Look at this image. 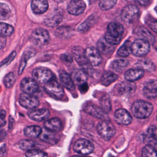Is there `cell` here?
<instances>
[{"label":"cell","mask_w":157,"mask_h":157,"mask_svg":"<svg viewBox=\"0 0 157 157\" xmlns=\"http://www.w3.org/2000/svg\"><path fill=\"white\" fill-rule=\"evenodd\" d=\"M123 31L122 25L117 22H111L107 25V30L104 38L110 44L117 45L121 41Z\"/></svg>","instance_id":"obj_1"},{"label":"cell","mask_w":157,"mask_h":157,"mask_svg":"<svg viewBox=\"0 0 157 157\" xmlns=\"http://www.w3.org/2000/svg\"><path fill=\"white\" fill-rule=\"evenodd\" d=\"M153 111L151 103L143 100H137L131 106V112L137 118L144 119L150 117Z\"/></svg>","instance_id":"obj_2"},{"label":"cell","mask_w":157,"mask_h":157,"mask_svg":"<svg viewBox=\"0 0 157 157\" xmlns=\"http://www.w3.org/2000/svg\"><path fill=\"white\" fill-rule=\"evenodd\" d=\"M72 53L75 59L82 67V69L87 74H90L92 72L91 65L86 58L85 51L79 46H75L72 48Z\"/></svg>","instance_id":"obj_3"},{"label":"cell","mask_w":157,"mask_h":157,"mask_svg":"<svg viewBox=\"0 0 157 157\" xmlns=\"http://www.w3.org/2000/svg\"><path fill=\"white\" fill-rule=\"evenodd\" d=\"M99 134L105 140H110L115 134V128L109 120H102L97 125Z\"/></svg>","instance_id":"obj_4"},{"label":"cell","mask_w":157,"mask_h":157,"mask_svg":"<svg viewBox=\"0 0 157 157\" xmlns=\"http://www.w3.org/2000/svg\"><path fill=\"white\" fill-rule=\"evenodd\" d=\"M140 15L139 8L135 5H128L123 7L121 12V19L127 23L135 22Z\"/></svg>","instance_id":"obj_5"},{"label":"cell","mask_w":157,"mask_h":157,"mask_svg":"<svg viewBox=\"0 0 157 157\" xmlns=\"http://www.w3.org/2000/svg\"><path fill=\"white\" fill-rule=\"evenodd\" d=\"M44 88L47 93L52 97L61 99L64 95V91L62 86L55 79H52L48 82L46 83Z\"/></svg>","instance_id":"obj_6"},{"label":"cell","mask_w":157,"mask_h":157,"mask_svg":"<svg viewBox=\"0 0 157 157\" xmlns=\"http://www.w3.org/2000/svg\"><path fill=\"white\" fill-rule=\"evenodd\" d=\"M150 49V43L143 39H136L131 44V53L136 56H145Z\"/></svg>","instance_id":"obj_7"},{"label":"cell","mask_w":157,"mask_h":157,"mask_svg":"<svg viewBox=\"0 0 157 157\" xmlns=\"http://www.w3.org/2000/svg\"><path fill=\"white\" fill-rule=\"evenodd\" d=\"M33 78L39 83L45 84L53 78L52 72L46 67H37L32 71Z\"/></svg>","instance_id":"obj_8"},{"label":"cell","mask_w":157,"mask_h":157,"mask_svg":"<svg viewBox=\"0 0 157 157\" xmlns=\"http://www.w3.org/2000/svg\"><path fill=\"white\" fill-rule=\"evenodd\" d=\"M50 36L48 31L43 28L34 29L31 36V42L36 46L41 47L47 44L49 41Z\"/></svg>","instance_id":"obj_9"},{"label":"cell","mask_w":157,"mask_h":157,"mask_svg":"<svg viewBox=\"0 0 157 157\" xmlns=\"http://www.w3.org/2000/svg\"><path fill=\"white\" fill-rule=\"evenodd\" d=\"M73 150L78 154L87 155L93 152L94 146L89 140L84 139H79L75 142Z\"/></svg>","instance_id":"obj_10"},{"label":"cell","mask_w":157,"mask_h":157,"mask_svg":"<svg viewBox=\"0 0 157 157\" xmlns=\"http://www.w3.org/2000/svg\"><path fill=\"white\" fill-rule=\"evenodd\" d=\"M19 103L20 105L27 109H34L39 105V99L31 94L21 93L19 97Z\"/></svg>","instance_id":"obj_11"},{"label":"cell","mask_w":157,"mask_h":157,"mask_svg":"<svg viewBox=\"0 0 157 157\" xmlns=\"http://www.w3.org/2000/svg\"><path fill=\"white\" fill-rule=\"evenodd\" d=\"M20 88L23 93L28 94H34L39 90L37 82L34 79L29 77L23 78L20 82Z\"/></svg>","instance_id":"obj_12"},{"label":"cell","mask_w":157,"mask_h":157,"mask_svg":"<svg viewBox=\"0 0 157 157\" xmlns=\"http://www.w3.org/2000/svg\"><path fill=\"white\" fill-rule=\"evenodd\" d=\"M85 51L86 58L91 66H96L101 63L102 58L101 53L97 48L93 47H89Z\"/></svg>","instance_id":"obj_13"},{"label":"cell","mask_w":157,"mask_h":157,"mask_svg":"<svg viewBox=\"0 0 157 157\" xmlns=\"http://www.w3.org/2000/svg\"><path fill=\"white\" fill-rule=\"evenodd\" d=\"M84 110L88 114L94 117L97 118L101 119V120H109L106 112H105L102 109L98 107L93 104H88L85 105Z\"/></svg>","instance_id":"obj_14"},{"label":"cell","mask_w":157,"mask_h":157,"mask_svg":"<svg viewBox=\"0 0 157 157\" xmlns=\"http://www.w3.org/2000/svg\"><path fill=\"white\" fill-rule=\"evenodd\" d=\"M115 121L120 125H128L132 121L131 114L124 109H120L114 113Z\"/></svg>","instance_id":"obj_15"},{"label":"cell","mask_w":157,"mask_h":157,"mask_svg":"<svg viewBox=\"0 0 157 157\" xmlns=\"http://www.w3.org/2000/svg\"><path fill=\"white\" fill-rule=\"evenodd\" d=\"M144 96L148 99L157 97V79H151L147 81L143 88Z\"/></svg>","instance_id":"obj_16"},{"label":"cell","mask_w":157,"mask_h":157,"mask_svg":"<svg viewBox=\"0 0 157 157\" xmlns=\"http://www.w3.org/2000/svg\"><path fill=\"white\" fill-rule=\"evenodd\" d=\"M86 8V5L83 0H72L68 4L67 10L74 15H78L82 13Z\"/></svg>","instance_id":"obj_17"},{"label":"cell","mask_w":157,"mask_h":157,"mask_svg":"<svg viewBox=\"0 0 157 157\" xmlns=\"http://www.w3.org/2000/svg\"><path fill=\"white\" fill-rule=\"evenodd\" d=\"M136 85L133 82L124 81L117 85V92L119 95L127 96L133 93L136 90Z\"/></svg>","instance_id":"obj_18"},{"label":"cell","mask_w":157,"mask_h":157,"mask_svg":"<svg viewBox=\"0 0 157 157\" xmlns=\"http://www.w3.org/2000/svg\"><path fill=\"white\" fill-rule=\"evenodd\" d=\"M28 117L33 120L42 121L48 118L50 112L47 109H34L30 110L28 113Z\"/></svg>","instance_id":"obj_19"},{"label":"cell","mask_w":157,"mask_h":157,"mask_svg":"<svg viewBox=\"0 0 157 157\" xmlns=\"http://www.w3.org/2000/svg\"><path fill=\"white\" fill-rule=\"evenodd\" d=\"M144 140L147 145H155L157 144V126H150L144 135Z\"/></svg>","instance_id":"obj_20"},{"label":"cell","mask_w":157,"mask_h":157,"mask_svg":"<svg viewBox=\"0 0 157 157\" xmlns=\"http://www.w3.org/2000/svg\"><path fill=\"white\" fill-rule=\"evenodd\" d=\"M39 137L44 142L50 144H56L58 140L59 137L55 132L49 131L47 129H42V132L40 133Z\"/></svg>","instance_id":"obj_21"},{"label":"cell","mask_w":157,"mask_h":157,"mask_svg":"<svg viewBox=\"0 0 157 157\" xmlns=\"http://www.w3.org/2000/svg\"><path fill=\"white\" fill-rule=\"evenodd\" d=\"M48 2L47 0H32L31 8L34 13L41 14L48 9Z\"/></svg>","instance_id":"obj_22"},{"label":"cell","mask_w":157,"mask_h":157,"mask_svg":"<svg viewBox=\"0 0 157 157\" xmlns=\"http://www.w3.org/2000/svg\"><path fill=\"white\" fill-rule=\"evenodd\" d=\"M144 75V71L140 69H130L124 73V78L127 81L134 82L141 78Z\"/></svg>","instance_id":"obj_23"},{"label":"cell","mask_w":157,"mask_h":157,"mask_svg":"<svg viewBox=\"0 0 157 157\" xmlns=\"http://www.w3.org/2000/svg\"><path fill=\"white\" fill-rule=\"evenodd\" d=\"M135 34L141 37L140 39L147 40L150 44H153L155 41V39L153 35L145 27L138 26L134 30Z\"/></svg>","instance_id":"obj_24"},{"label":"cell","mask_w":157,"mask_h":157,"mask_svg":"<svg viewBox=\"0 0 157 157\" xmlns=\"http://www.w3.org/2000/svg\"><path fill=\"white\" fill-rule=\"evenodd\" d=\"M72 78L75 84L80 86L86 83L87 74L82 69H76L71 74Z\"/></svg>","instance_id":"obj_25"},{"label":"cell","mask_w":157,"mask_h":157,"mask_svg":"<svg viewBox=\"0 0 157 157\" xmlns=\"http://www.w3.org/2000/svg\"><path fill=\"white\" fill-rule=\"evenodd\" d=\"M59 79L63 85L70 91H72L75 88V83L72 77L67 72L62 71L59 73Z\"/></svg>","instance_id":"obj_26"},{"label":"cell","mask_w":157,"mask_h":157,"mask_svg":"<svg viewBox=\"0 0 157 157\" xmlns=\"http://www.w3.org/2000/svg\"><path fill=\"white\" fill-rule=\"evenodd\" d=\"M97 47L99 52L104 55L110 54L114 50V47L113 45L108 43L105 40V38H101L98 40Z\"/></svg>","instance_id":"obj_27"},{"label":"cell","mask_w":157,"mask_h":157,"mask_svg":"<svg viewBox=\"0 0 157 157\" xmlns=\"http://www.w3.org/2000/svg\"><path fill=\"white\" fill-rule=\"evenodd\" d=\"M44 128L53 132L59 131L61 128V120L58 118H52L46 120L44 123Z\"/></svg>","instance_id":"obj_28"},{"label":"cell","mask_w":157,"mask_h":157,"mask_svg":"<svg viewBox=\"0 0 157 157\" xmlns=\"http://www.w3.org/2000/svg\"><path fill=\"white\" fill-rule=\"evenodd\" d=\"M135 66L138 69H140L143 71H147L149 72L153 71L155 69V66L153 62L148 59H142L139 60L135 64Z\"/></svg>","instance_id":"obj_29"},{"label":"cell","mask_w":157,"mask_h":157,"mask_svg":"<svg viewBox=\"0 0 157 157\" xmlns=\"http://www.w3.org/2000/svg\"><path fill=\"white\" fill-rule=\"evenodd\" d=\"M42 129L37 125L28 126L24 129V134L26 136L31 138L38 137L42 132Z\"/></svg>","instance_id":"obj_30"},{"label":"cell","mask_w":157,"mask_h":157,"mask_svg":"<svg viewBox=\"0 0 157 157\" xmlns=\"http://www.w3.org/2000/svg\"><path fill=\"white\" fill-rule=\"evenodd\" d=\"M117 78V75L111 71H107L103 73L101 78V83L104 86H109Z\"/></svg>","instance_id":"obj_31"},{"label":"cell","mask_w":157,"mask_h":157,"mask_svg":"<svg viewBox=\"0 0 157 157\" xmlns=\"http://www.w3.org/2000/svg\"><path fill=\"white\" fill-rule=\"evenodd\" d=\"M62 19L63 15L59 12H57L55 14H54L52 17L45 20L44 23L47 26L55 27L60 23V22L62 21Z\"/></svg>","instance_id":"obj_32"},{"label":"cell","mask_w":157,"mask_h":157,"mask_svg":"<svg viewBox=\"0 0 157 157\" xmlns=\"http://www.w3.org/2000/svg\"><path fill=\"white\" fill-rule=\"evenodd\" d=\"M131 42L126 40L118 50L117 54L121 57H127L131 53Z\"/></svg>","instance_id":"obj_33"},{"label":"cell","mask_w":157,"mask_h":157,"mask_svg":"<svg viewBox=\"0 0 157 157\" xmlns=\"http://www.w3.org/2000/svg\"><path fill=\"white\" fill-rule=\"evenodd\" d=\"M18 147L22 150L34 149L37 147V143L32 140H21L18 143Z\"/></svg>","instance_id":"obj_34"},{"label":"cell","mask_w":157,"mask_h":157,"mask_svg":"<svg viewBox=\"0 0 157 157\" xmlns=\"http://www.w3.org/2000/svg\"><path fill=\"white\" fill-rule=\"evenodd\" d=\"M11 11L8 5L0 2V20H6L9 18Z\"/></svg>","instance_id":"obj_35"},{"label":"cell","mask_w":157,"mask_h":157,"mask_svg":"<svg viewBox=\"0 0 157 157\" xmlns=\"http://www.w3.org/2000/svg\"><path fill=\"white\" fill-rule=\"evenodd\" d=\"M142 157H157V152L150 145H147L142 150Z\"/></svg>","instance_id":"obj_36"},{"label":"cell","mask_w":157,"mask_h":157,"mask_svg":"<svg viewBox=\"0 0 157 157\" xmlns=\"http://www.w3.org/2000/svg\"><path fill=\"white\" fill-rule=\"evenodd\" d=\"M14 31L12 26L4 23H0V34L4 36H10Z\"/></svg>","instance_id":"obj_37"},{"label":"cell","mask_w":157,"mask_h":157,"mask_svg":"<svg viewBox=\"0 0 157 157\" xmlns=\"http://www.w3.org/2000/svg\"><path fill=\"white\" fill-rule=\"evenodd\" d=\"M128 64V61L125 59H117L112 62V67L117 71H121L124 69Z\"/></svg>","instance_id":"obj_38"},{"label":"cell","mask_w":157,"mask_h":157,"mask_svg":"<svg viewBox=\"0 0 157 157\" xmlns=\"http://www.w3.org/2000/svg\"><path fill=\"white\" fill-rule=\"evenodd\" d=\"M117 1V0H99V6L101 10H107L114 7Z\"/></svg>","instance_id":"obj_39"},{"label":"cell","mask_w":157,"mask_h":157,"mask_svg":"<svg viewBox=\"0 0 157 157\" xmlns=\"http://www.w3.org/2000/svg\"><path fill=\"white\" fill-rule=\"evenodd\" d=\"M26 157H48L47 154L40 150L36 148L27 150L26 152Z\"/></svg>","instance_id":"obj_40"},{"label":"cell","mask_w":157,"mask_h":157,"mask_svg":"<svg viewBox=\"0 0 157 157\" xmlns=\"http://www.w3.org/2000/svg\"><path fill=\"white\" fill-rule=\"evenodd\" d=\"M16 80L15 74L12 72L8 73L4 78V84L6 88H10L13 85Z\"/></svg>","instance_id":"obj_41"},{"label":"cell","mask_w":157,"mask_h":157,"mask_svg":"<svg viewBox=\"0 0 157 157\" xmlns=\"http://www.w3.org/2000/svg\"><path fill=\"white\" fill-rule=\"evenodd\" d=\"M93 20L94 19L92 18V17H90L88 18H87L85 21H83L78 26L77 28L78 31L80 33H85L91 27V25L93 24Z\"/></svg>","instance_id":"obj_42"},{"label":"cell","mask_w":157,"mask_h":157,"mask_svg":"<svg viewBox=\"0 0 157 157\" xmlns=\"http://www.w3.org/2000/svg\"><path fill=\"white\" fill-rule=\"evenodd\" d=\"M145 23L151 29L157 33V20L153 17L148 15L145 18Z\"/></svg>","instance_id":"obj_43"},{"label":"cell","mask_w":157,"mask_h":157,"mask_svg":"<svg viewBox=\"0 0 157 157\" xmlns=\"http://www.w3.org/2000/svg\"><path fill=\"white\" fill-rule=\"evenodd\" d=\"M101 109L105 112H109L110 110V101L108 97H103L101 101Z\"/></svg>","instance_id":"obj_44"},{"label":"cell","mask_w":157,"mask_h":157,"mask_svg":"<svg viewBox=\"0 0 157 157\" xmlns=\"http://www.w3.org/2000/svg\"><path fill=\"white\" fill-rule=\"evenodd\" d=\"M36 53V51L33 48H28L25 50V51L23 53V55L22 56V59L27 61L30 58L33 56Z\"/></svg>","instance_id":"obj_45"},{"label":"cell","mask_w":157,"mask_h":157,"mask_svg":"<svg viewBox=\"0 0 157 157\" xmlns=\"http://www.w3.org/2000/svg\"><path fill=\"white\" fill-rule=\"evenodd\" d=\"M16 56V52L15 51H13V52H12L6 58H5L4 60H2L1 63H0V69L3 67L5 66L6 65H8L9 64H10L11 63V61L14 59V58Z\"/></svg>","instance_id":"obj_46"},{"label":"cell","mask_w":157,"mask_h":157,"mask_svg":"<svg viewBox=\"0 0 157 157\" xmlns=\"http://www.w3.org/2000/svg\"><path fill=\"white\" fill-rule=\"evenodd\" d=\"M70 31V29H69L67 27H60L59 28L56 32V34H57L58 36H59L60 37H66L67 36V35L69 33Z\"/></svg>","instance_id":"obj_47"},{"label":"cell","mask_w":157,"mask_h":157,"mask_svg":"<svg viewBox=\"0 0 157 157\" xmlns=\"http://www.w3.org/2000/svg\"><path fill=\"white\" fill-rule=\"evenodd\" d=\"M134 1L141 6H147L151 4L152 0H134Z\"/></svg>","instance_id":"obj_48"},{"label":"cell","mask_w":157,"mask_h":157,"mask_svg":"<svg viewBox=\"0 0 157 157\" xmlns=\"http://www.w3.org/2000/svg\"><path fill=\"white\" fill-rule=\"evenodd\" d=\"M61 59L66 62L71 63L72 61V56L68 53H64L61 56Z\"/></svg>","instance_id":"obj_49"},{"label":"cell","mask_w":157,"mask_h":157,"mask_svg":"<svg viewBox=\"0 0 157 157\" xmlns=\"http://www.w3.org/2000/svg\"><path fill=\"white\" fill-rule=\"evenodd\" d=\"M6 44V39L5 36L0 34V50L2 49Z\"/></svg>","instance_id":"obj_50"},{"label":"cell","mask_w":157,"mask_h":157,"mask_svg":"<svg viewBox=\"0 0 157 157\" xmlns=\"http://www.w3.org/2000/svg\"><path fill=\"white\" fill-rule=\"evenodd\" d=\"M78 87H79V89H80V91H86L87 90V88H88V85H87L86 83H83V84L78 86Z\"/></svg>","instance_id":"obj_51"},{"label":"cell","mask_w":157,"mask_h":157,"mask_svg":"<svg viewBox=\"0 0 157 157\" xmlns=\"http://www.w3.org/2000/svg\"><path fill=\"white\" fill-rule=\"evenodd\" d=\"M0 117L1 119H4L6 117V112L4 110H2L0 112Z\"/></svg>","instance_id":"obj_52"},{"label":"cell","mask_w":157,"mask_h":157,"mask_svg":"<svg viewBox=\"0 0 157 157\" xmlns=\"http://www.w3.org/2000/svg\"><path fill=\"white\" fill-rule=\"evenodd\" d=\"M96 1H97V0H88L89 2H90V4H93V3H94Z\"/></svg>","instance_id":"obj_53"},{"label":"cell","mask_w":157,"mask_h":157,"mask_svg":"<svg viewBox=\"0 0 157 157\" xmlns=\"http://www.w3.org/2000/svg\"><path fill=\"white\" fill-rule=\"evenodd\" d=\"M72 157H90V156H88L86 155H83V156H74Z\"/></svg>","instance_id":"obj_54"},{"label":"cell","mask_w":157,"mask_h":157,"mask_svg":"<svg viewBox=\"0 0 157 157\" xmlns=\"http://www.w3.org/2000/svg\"><path fill=\"white\" fill-rule=\"evenodd\" d=\"M154 148H155V149L156 150V152H157V144H156L155 145H154Z\"/></svg>","instance_id":"obj_55"},{"label":"cell","mask_w":157,"mask_h":157,"mask_svg":"<svg viewBox=\"0 0 157 157\" xmlns=\"http://www.w3.org/2000/svg\"><path fill=\"white\" fill-rule=\"evenodd\" d=\"M156 120H157V116H156Z\"/></svg>","instance_id":"obj_56"}]
</instances>
